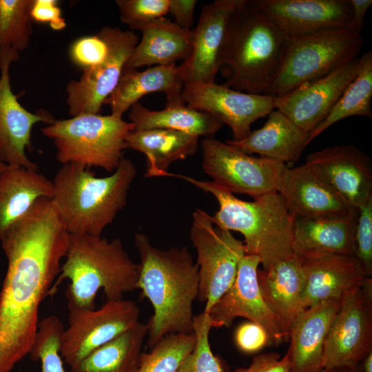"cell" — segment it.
<instances>
[{
  "label": "cell",
  "mask_w": 372,
  "mask_h": 372,
  "mask_svg": "<svg viewBox=\"0 0 372 372\" xmlns=\"http://www.w3.org/2000/svg\"><path fill=\"white\" fill-rule=\"evenodd\" d=\"M140 309L130 300L107 301L97 309L69 310L68 327L61 344L62 359L78 364L95 349L138 324Z\"/></svg>",
  "instance_id": "4fadbf2b"
},
{
  "label": "cell",
  "mask_w": 372,
  "mask_h": 372,
  "mask_svg": "<svg viewBox=\"0 0 372 372\" xmlns=\"http://www.w3.org/2000/svg\"><path fill=\"white\" fill-rule=\"evenodd\" d=\"M287 37L251 3L242 0L227 28L218 72L227 87L265 94L280 68Z\"/></svg>",
  "instance_id": "5b68a950"
},
{
  "label": "cell",
  "mask_w": 372,
  "mask_h": 372,
  "mask_svg": "<svg viewBox=\"0 0 372 372\" xmlns=\"http://www.w3.org/2000/svg\"><path fill=\"white\" fill-rule=\"evenodd\" d=\"M189 237L197 252V299L205 302L203 312L208 314L233 285L239 262L246 254L245 247L231 231L214 226L210 215L199 208L192 214Z\"/></svg>",
  "instance_id": "9c48e42d"
},
{
  "label": "cell",
  "mask_w": 372,
  "mask_h": 372,
  "mask_svg": "<svg viewBox=\"0 0 372 372\" xmlns=\"http://www.w3.org/2000/svg\"><path fill=\"white\" fill-rule=\"evenodd\" d=\"M107 52V44L98 33L76 40L71 45L70 56L74 64L83 69L101 63Z\"/></svg>",
  "instance_id": "ab89813d"
},
{
  "label": "cell",
  "mask_w": 372,
  "mask_h": 372,
  "mask_svg": "<svg viewBox=\"0 0 372 372\" xmlns=\"http://www.w3.org/2000/svg\"><path fill=\"white\" fill-rule=\"evenodd\" d=\"M362 372H372V351L360 362Z\"/></svg>",
  "instance_id": "7dc6e473"
},
{
  "label": "cell",
  "mask_w": 372,
  "mask_h": 372,
  "mask_svg": "<svg viewBox=\"0 0 372 372\" xmlns=\"http://www.w3.org/2000/svg\"><path fill=\"white\" fill-rule=\"evenodd\" d=\"M355 78L345 89L328 116L309 134V143L334 123L353 116L372 118V52L360 57Z\"/></svg>",
  "instance_id": "d6a6232c"
},
{
  "label": "cell",
  "mask_w": 372,
  "mask_h": 372,
  "mask_svg": "<svg viewBox=\"0 0 372 372\" xmlns=\"http://www.w3.org/2000/svg\"><path fill=\"white\" fill-rule=\"evenodd\" d=\"M353 256L366 277L372 276V198L358 209L354 231Z\"/></svg>",
  "instance_id": "f35d334b"
},
{
  "label": "cell",
  "mask_w": 372,
  "mask_h": 372,
  "mask_svg": "<svg viewBox=\"0 0 372 372\" xmlns=\"http://www.w3.org/2000/svg\"><path fill=\"white\" fill-rule=\"evenodd\" d=\"M308 139L309 133L275 109L268 114L262 127L251 131L242 139L228 140L226 143L245 154H258L286 164L299 159L309 144Z\"/></svg>",
  "instance_id": "4316f807"
},
{
  "label": "cell",
  "mask_w": 372,
  "mask_h": 372,
  "mask_svg": "<svg viewBox=\"0 0 372 372\" xmlns=\"http://www.w3.org/2000/svg\"><path fill=\"white\" fill-rule=\"evenodd\" d=\"M142 38L125 68L169 65L183 62L192 50V29H185L167 18L156 19L138 26Z\"/></svg>",
  "instance_id": "83f0119b"
},
{
  "label": "cell",
  "mask_w": 372,
  "mask_h": 372,
  "mask_svg": "<svg viewBox=\"0 0 372 372\" xmlns=\"http://www.w3.org/2000/svg\"><path fill=\"white\" fill-rule=\"evenodd\" d=\"M304 164L350 208L358 209L372 198L371 162L355 145H338L313 152Z\"/></svg>",
  "instance_id": "e0dca14e"
},
{
  "label": "cell",
  "mask_w": 372,
  "mask_h": 372,
  "mask_svg": "<svg viewBox=\"0 0 372 372\" xmlns=\"http://www.w3.org/2000/svg\"><path fill=\"white\" fill-rule=\"evenodd\" d=\"M34 0H0V49L25 50L32 34Z\"/></svg>",
  "instance_id": "836d02e7"
},
{
  "label": "cell",
  "mask_w": 372,
  "mask_h": 372,
  "mask_svg": "<svg viewBox=\"0 0 372 372\" xmlns=\"http://www.w3.org/2000/svg\"><path fill=\"white\" fill-rule=\"evenodd\" d=\"M167 176L185 180L213 195L219 205L214 215L210 216L213 224L222 229L240 233L246 254L258 256L264 270L295 256L292 249L293 218L280 193L271 192L246 201L211 180L169 172Z\"/></svg>",
  "instance_id": "277c9868"
},
{
  "label": "cell",
  "mask_w": 372,
  "mask_h": 372,
  "mask_svg": "<svg viewBox=\"0 0 372 372\" xmlns=\"http://www.w3.org/2000/svg\"><path fill=\"white\" fill-rule=\"evenodd\" d=\"M140 258L137 289L151 302L147 326L152 348L165 336L194 333L193 303L198 293V267L186 246L161 249L144 234H136Z\"/></svg>",
  "instance_id": "7a4b0ae2"
},
{
  "label": "cell",
  "mask_w": 372,
  "mask_h": 372,
  "mask_svg": "<svg viewBox=\"0 0 372 372\" xmlns=\"http://www.w3.org/2000/svg\"><path fill=\"white\" fill-rule=\"evenodd\" d=\"M64 328L55 316L39 322L29 354L33 360H40L41 372H65L61 355V337Z\"/></svg>",
  "instance_id": "d590c367"
},
{
  "label": "cell",
  "mask_w": 372,
  "mask_h": 372,
  "mask_svg": "<svg viewBox=\"0 0 372 372\" xmlns=\"http://www.w3.org/2000/svg\"><path fill=\"white\" fill-rule=\"evenodd\" d=\"M358 209L332 216L294 218L292 227L294 255L302 259L335 254L353 256Z\"/></svg>",
  "instance_id": "44dd1931"
},
{
  "label": "cell",
  "mask_w": 372,
  "mask_h": 372,
  "mask_svg": "<svg viewBox=\"0 0 372 372\" xmlns=\"http://www.w3.org/2000/svg\"><path fill=\"white\" fill-rule=\"evenodd\" d=\"M211 329L209 315L203 312L194 318L196 344L183 360L176 372H223L219 360L214 355L209 344Z\"/></svg>",
  "instance_id": "8d00e7d4"
},
{
  "label": "cell",
  "mask_w": 372,
  "mask_h": 372,
  "mask_svg": "<svg viewBox=\"0 0 372 372\" xmlns=\"http://www.w3.org/2000/svg\"><path fill=\"white\" fill-rule=\"evenodd\" d=\"M65 258L48 296L56 292L62 281L69 280L65 293L69 310L95 309L94 300L101 289L107 301L121 300L124 293L137 289L139 263L130 258L118 238L70 234Z\"/></svg>",
  "instance_id": "3957f363"
},
{
  "label": "cell",
  "mask_w": 372,
  "mask_h": 372,
  "mask_svg": "<svg viewBox=\"0 0 372 372\" xmlns=\"http://www.w3.org/2000/svg\"><path fill=\"white\" fill-rule=\"evenodd\" d=\"M147 335V324L139 322L70 366V372H136Z\"/></svg>",
  "instance_id": "1f68e13d"
},
{
  "label": "cell",
  "mask_w": 372,
  "mask_h": 372,
  "mask_svg": "<svg viewBox=\"0 0 372 372\" xmlns=\"http://www.w3.org/2000/svg\"><path fill=\"white\" fill-rule=\"evenodd\" d=\"M258 280L262 296L288 341L291 326L300 313L305 281L303 260L294 256L267 270H258Z\"/></svg>",
  "instance_id": "484cf974"
},
{
  "label": "cell",
  "mask_w": 372,
  "mask_h": 372,
  "mask_svg": "<svg viewBox=\"0 0 372 372\" xmlns=\"http://www.w3.org/2000/svg\"><path fill=\"white\" fill-rule=\"evenodd\" d=\"M178 65H156L143 71L124 68L118 85L105 100L111 114H123L146 94L162 92L165 94V107L185 104L182 99L184 87Z\"/></svg>",
  "instance_id": "d4e9b609"
},
{
  "label": "cell",
  "mask_w": 372,
  "mask_h": 372,
  "mask_svg": "<svg viewBox=\"0 0 372 372\" xmlns=\"http://www.w3.org/2000/svg\"><path fill=\"white\" fill-rule=\"evenodd\" d=\"M302 260L305 281L300 312L321 302L342 298L366 277L353 256L335 254Z\"/></svg>",
  "instance_id": "7402d4cb"
},
{
  "label": "cell",
  "mask_w": 372,
  "mask_h": 372,
  "mask_svg": "<svg viewBox=\"0 0 372 372\" xmlns=\"http://www.w3.org/2000/svg\"><path fill=\"white\" fill-rule=\"evenodd\" d=\"M195 344L194 333L168 335L154 345L149 353L142 352L136 372H176Z\"/></svg>",
  "instance_id": "e575fe53"
},
{
  "label": "cell",
  "mask_w": 372,
  "mask_h": 372,
  "mask_svg": "<svg viewBox=\"0 0 372 372\" xmlns=\"http://www.w3.org/2000/svg\"><path fill=\"white\" fill-rule=\"evenodd\" d=\"M31 17L37 22L49 23L56 30H62L66 25L56 0H34Z\"/></svg>",
  "instance_id": "7bdbcfd3"
},
{
  "label": "cell",
  "mask_w": 372,
  "mask_h": 372,
  "mask_svg": "<svg viewBox=\"0 0 372 372\" xmlns=\"http://www.w3.org/2000/svg\"><path fill=\"white\" fill-rule=\"evenodd\" d=\"M288 37L347 28L351 20L349 0H249Z\"/></svg>",
  "instance_id": "ac0fdd59"
},
{
  "label": "cell",
  "mask_w": 372,
  "mask_h": 372,
  "mask_svg": "<svg viewBox=\"0 0 372 372\" xmlns=\"http://www.w3.org/2000/svg\"><path fill=\"white\" fill-rule=\"evenodd\" d=\"M319 372H362L360 363L355 366H343L332 369H322Z\"/></svg>",
  "instance_id": "bcb514c9"
},
{
  "label": "cell",
  "mask_w": 372,
  "mask_h": 372,
  "mask_svg": "<svg viewBox=\"0 0 372 372\" xmlns=\"http://www.w3.org/2000/svg\"><path fill=\"white\" fill-rule=\"evenodd\" d=\"M204 172L232 194L253 198L278 192L288 169L286 164L245 154L226 142L205 138L201 143Z\"/></svg>",
  "instance_id": "30bf717a"
},
{
  "label": "cell",
  "mask_w": 372,
  "mask_h": 372,
  "mask_svg": "<svg viewBox=\"0 0 372 372\" xmlns=\"http://www.w3.org/2000/svg\"><path fill=\"white\" fill-rule=\"evenodd\" d=\"M136 176L135 165L124 156L105 177L81 165H63L52 180V199L68 233L101 236L126 205Z\"/></svg>",
  "instance_id": "8992f818"
},
{
  "label": "cell",
  "mask_w": 372,
  "mask_h": 372,
  "mask_svg": "<svg viewBox=\"0 0 372 372\" xmlns=\"http://www.w3.org/2000/svg\"><path fill=\"white\" fill-rule=\"evenodd\" d=\"M276 353H265L255 356L247 367L238 368L233 372H291L288 356L279 359Z\"/></svg>",
  "instance_id": "b9f144b4"
},
{
  "label": "cell",
  "mask_w": 372,
  "mask_h": 372,
  "mask_svg": "<svg viewBox=\"0 0 372 372\" xmlns=\"http://www.w3.org/2000/svg\"><path fill=\"white\" fill-rule=\"evenodd\" d=\"M52 196V180L39 170L8 166L0 173V239L38 200Z\"/></svg>",
  "instance_id": "f1b7e54d"
},
{
  "label": "cell",
  "mask_w": 372,
  "mask_h": 372,
  "mask_svg": "<svg viewBox=\"0 0 372 372\" xmlns=\"http://www.w3.org/2000/svg\"><path fill=\"white\" fill-rule=\"evenodd\" d=\"M278 193L293 218L345 214L352 209L310 167L288 168Z\"/></svg>",
  "instance_id": "cb8c5ba5"
},
{
  "label": "cell",
  "mask_w": 372,
  "mask_h": 372,
  "mask_svg": "<svg viewBox=\"0 0 372 372\" xmlns=\"http://www.w3.org/2000/svg\"><path fill=\"white\" fill-rule=\"evenodd\" d=\"M131 122L113 114H83L55 120L41 128L52 140L56 158L62 165L97 167L112 173L123 157Z\"/></svg>",
  "instance_id": "52a82bcc"
},
{
  "label": "cell",
  "mask_w": 372,
  "mask_h": 372,
  "mask_svg": "<svg viewBox=\"0 0 372 372\" xmlns=\"http://www.w3.org/2000/svg\"><path fill=\"white\" fill-rule=\"evenodd\" d=\"M182 99L185 105L207 112L231 130L238 141L251 132V125L276 109V97L240 92L214 83L185 84Z\"/></svg>",
  "instance_id": "5bb4252c"
},
{
  "label": "cell",
  "mask_w": 372,
  "mask_h": 372,
  "mask_svg": "<svg viewBox=\"0 0 372 372\" xmlns=\"http://www.w3.org/2000/svg\"><path fill=\"white\" fill-rule=\"evenodd\" d=\"M199 136L166 129L131 131L125 147L143 153L146 157V177L166 176L169 165L194 154Z\"/></svg>",
  "instance_id": "f546056e"
},
{
  "label": "cell",
  "mask_w": 372,
  "mask_h": 372,
  "mask_svg": "<svg viewBox=\"0 0 372 372\" xmlns=\"http://www.w3.org/2000/svg\"><path fill=\"white\" fill-rule=\"evenodd\" d=\"M351 20L349 28L355 32L361 34L364 26V17L372 5V0H349Z\"/></svg>",
  "instance_id": "f6af8a7d"
},
{
  "label": "cell",
  "mask_w": 372,
  "mask_h": 372,
  "mask_svg": "<svg viewBox=\"0 0 372 372\" xmlns=\"http://www.w3.org/2000/svg\"><path fill=\"white\" fill-rule=\"evenodd\" d=\"M99 34L107 44L105 58L98 64L83 68L80 79L70 81L65 87L66 104L72 116L99 114L139 41L134 31L116 27L105 26Z\"/></svg>",
  "instance_id": "7c38bea8"
},
{
  "label": "cell",
  "mask_w": 372,
  "mask_h": 372,
  "mask_svg": "<svg viewBox=\"0 0 372 372\" xmlns=\"http://www.w3.org/2000/svg\"><path fill=\"white\" fill-rule=\"evenodd\" d=\"M196 0H169V12L176 23L185 29H191L194 21Z\"/></svg>",
  "instance_id": "ee69618b"
},
{
  "label": "cell",
  "mask_w": 372,
  "mask_h": 372,
  "mask_svg": "<svg viewBox=\"0 0 372 372\" xmlns=\"http://www.w3.org/2000/svg\"><path fill=\"white\" fill-rule=\"evenodd\" d=\"M128 117L133 125L132 131L166 129L205 138H211L223 126L211 114L185 104L156 111L138 102L130 107Z\"/></svg>",
  "instance_id": "4dcf8cb0"
},
{
  "label": "cell",
  "mask_w": 372,
  "mask_h": 372,
  "mask_svg": "<svg viewBox=\"0 0 372 372\" xmlns=\"http://www.w3.org/2000/svg\"><path fill=\"white\" fill-rule=\"evenodd\" d=\"M241 1L216 0L203 6L192 29L191 54L178 65L184 84L215 82L228 23Z\"/></svg>",
  "instance_id": "ffe728a7"
},
{
  "label": "cell",
  "mask_w": 372,
  "mask_h": 372,
  "mask_svg": "<svg viewBox=\"0 0 372 372\" xmlns=\"http://www.w3.org/2000/svg\"><path fill=\"white\" fill-rule=\"evenodd\" d=\"M372 351V279L342 298L329 329L321 368L355 366Z\"/></svg>",
  "instance_id": "8fae6325"
},
{
  "label": "cell",
  "mask_w": 372,
  "mask_h": 372,
  "mask_svg": "<svg viewBox=\"0 0 372 372\" xmlns=\"http://www.w3.org/2000/svg\"><path fill=\"white\" fill-rule=\"evenodd\" d=\"M260 259L245 254L240 260L236 279L208 313L212 327H229L236 318L242 317L261 326L270 345L278 347L287 341L273 313L265 303L258 280Z\"/></svg>",
  "instance_id": "9a60e30c"
},
{
  "label": "cell",
  "mask_w": 372,
  "mask_h": 372,
  "mask_svg": "<svg viewBox=\"0 0 372 372\" xmlns=\"http://www.w3.org/2000/svg\"><path fill=\"white\" fill-rule=\"evenodd\" d=\"M8 165L4 164L0 161V173L3 171Z\"/></svg>",
  "instance_id": "c3c4849f"
},
{
  "label": "cell",
  "mask_w": 372,
  "mask_h": 372,
  "mask_svg": "<svg viewBox=\"0 0 372 372\" xmlns=\"http://www.w3.org/2000/svg\"><path fill=\"white\" fill-rule=\"evenodd\" d=\"M360 66V57H356L327 75L276 97V109L309 134L328 116Z\"/></svg>",
  "instance_id": "d6986e66"
},
{
  "label": "cell",
  "mask_w": 372,
  "mask_h": 372,
  "mask_svg": "<svg viewBox=\"0 0 372 372\" xmlns=\"http://www.w3.org/2000/svg\"><path fill=\"white\" fill-rule=\"evenodd\" d=\"M235 341L238 349L247 353H253L270 345L269 336L260 325L247 322L240 324L235 333Z\"/></svg>",
  "instance_id": "60d3db41"
},
{
  "label": "cell",
  "mask_w": 372,
  "mask_h": 372,
  "mask_svg": "<svg viewBox=\"0 0 372 372\" xmlns=\"http://www.w3.org/2000/svg\"><path fill=\"white\" fill-rule=\"evenodd\" d=\"M70 234L52 198H42L3 234L8 267L0 293V372L29 354L39 309L56 279Z\"/></svg>",
  "instance_id": "6da1fadb"
},
{
  "label": "cell",
  "mask_w": 372,
  "mask_h": 372,
  "mask_svg": "<svg viewBox=\"0 0 372 372\" xmlns=\"http://www.w3.org/2000/svg\"><path fill=\"white\" fill-rule=\"evenodd\" d=\"M342 298L321 302L300 312L289 332L291 372H319L325 339Z\"/></svg>",
  "instance_id": "603a6c76"
},
{
  "label": "cell",
  "mask_w": 372,
  "mask_h": 372,
  "mask_svg": "<svg viewBox=\"0 0 372 372\" xmlns=\"http://www.w3.org/2000/svg\"><path fill=\"white\" fill-rule=\"evenodd\" d=\"M361 34L349 28L287 37L280 68L265 95L281 97L358 57Z\"/></svg>",
  "instance_id": "ba28073f"
},
{
  "label": "cell",
  "mask_w": 372,
  "mask_h": 372,
  "mask_svg": "<svg viewBox=\"0 0 372 372\" xmlns=\"http://www.w3.org/2000/svg\"><path fill=\"white\" fill-rule=\"evenodd\" d=\"M121 21L132 30L169 12V0H116Z\"/></svg>",
  "instance_id": "74e56055"
},
{
  "label": "cell",
  "mask_w": 372,
  "mask_h": 372,
  "mask_svg": "<svg viewBox=\"0 0 372 372\" xmlns=\"http://www.w3.org/2000/svg\"><path fill=\"white\" fill-rule=\"evenodd\" d=\"M18 59L15 50L0 49V161L8 166L39 170L26 155V149L32 147V130L37 123L50 124L55 119L43 110L37 114L28 111L13 94L9 72L11 63Z\"/></svg>",
  "instance_id": "2e32d148"
}]
</instances>
